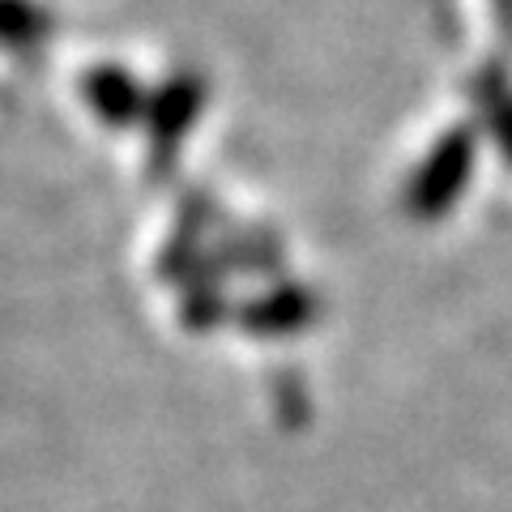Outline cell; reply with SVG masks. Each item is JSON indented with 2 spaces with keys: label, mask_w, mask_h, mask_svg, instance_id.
<instances>
[{
  "label": "cell",
  "mask_w": 512,
  "mask_h": 512,
  "mask_svg": "<svg viewBox=\"0 0 512 512\" xmlns=\"http://www.w3.org/2000/svg\"><path fill=\"white\" fill-rule=\"evenodd\" d=\"M470 167H474V137L466 133V128H453V133H448L423 163L419 184H414V192H410L414 214H423V218L448 214V205L457 201V192L470 180Z\"/></svg>",
  "instance_id": "1"
}]
</instances>
